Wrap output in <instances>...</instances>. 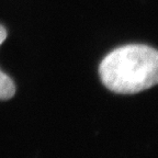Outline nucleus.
I'll list each match as a JSON object with an SVG mask.
<instances>
[{
  "mask_svg": "<svg viewBox=\"0 0 158 158\" xmlns=\"http://www.w3.org/2000/svg\"><path fill=\"white\" fill-rule=\"evenodd\" d=\"M103 85L116 94H137L158 81V53L143 44H128L109 53L99 66Z\"/></svg>",
  "mask_w": 158,
  "mask_h": 158,
  "instance_id": "f257e3e1",
  "label": "nucleus"
},
{
  "mask_svg": "<svg viewBox=\"0 0 158 158\" xmlns=\"http://www.w3.org/2000/svg\"><path fill=\"white\" fill-rule=\"evenodd\" d=\"M7 39V30L0 24V45ZM15 94V86L12 79L0 70V100H9Z\"/></svg>",
  "mask_w": 158,
  "mask_h": 158,
  "instance_id": "f03ea898",
  "label": "nucleus"
}]
</instances>
